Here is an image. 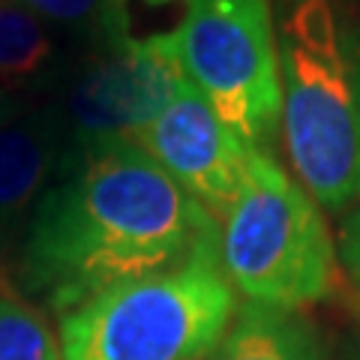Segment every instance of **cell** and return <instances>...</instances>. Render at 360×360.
Here are the masks:
<instances>
[{
  "label": "cell",
  "mask_w": 360,
  "mask_h": 360,
  "mask_svg": "<svg viewBox=\"0 0 360 360\" xmlns=\"http://www.w3.org/2000/svg\"><path fill=\"white\" fill-rule=\"evenodd\" d=\"M219 250V222L135 141L63 153L15 255L18 276L58 312L111 285Z\"/></svg>",
  "instance_id": "obj_1"
},
{
  "label": "cell",
  "mask_w": 360,
  "mask_h": 360,
  "mask_svg": "<svg viewBox=\"0 0 360 360\" xmlns=\"http://www.w3.org/2000/svg\"><path fill=\"white\" fill-rule=\"evenodd\" d=\"M276 39L295 180L321 207L345 210L360 201V27L336 0H291Z\"/></svg>",
  "instance_id": "obj_2"
},
{
  "label": "cell",
  "mask_w": 360,
  "mask_h": 360,
  "mask_svg": "<svg viewBox=\"0 0 360 360\" xmlns=\"http://www.w3.org/2000/svg\"><path fill=\"white\" fill-rule=\"evenodd\" d=\"M234 315L238 295L219 267V250H210L60 312V357L210 360Z\"/></svg>",
  "instance_id": "obj_3"
},
{
  "label": "cell",
  "mask_w": 360,
  "mask_h": 360,
  "mask_svg": "<svg viewBox=\"0 0 360 360\" xmlns=\"http://www.w3.org/2000/svg\"><path fill=\"white\" fill-rule=\"evenodd\" d=\"M336 246L321 207L267 150H250L238 201L219 219V267L246 303L300 309L330 295Z\"/></svg>",
  "instance_id": "obj_4"
},
{
  "label": "cell",
  "mask_w": 360,
  "mask_h": 360,
  "mask_svg": "<svg viewBox=\"0 0 360 360\" xmlns=\"http://www.w3.org/2000/svg\"><path fill=\"white\" fill-rule=\"evenodd\" d=\"M174 39L186 82L243 144L267 150L283 115L270 0H189Z\"/></svg>",
  "instance_id": "obj_5"
},
{
  "label": "cell",
  "mask_w": 360,
  "mask_h": 360,
  "mask_svg": "<svg viewBox=\"0 0 360 360\" xmlns=\"http://www.w3.org/2000/svg\"><path fill=\"white\" fill-rule=\"evenodd\" d=\"M186 84L174 30L115 42L94 58L66 96V132L78 148L111 139L132 141Z\"/></svg>",
  "instance_id": "obj_6"
},
{
  "label": "cell",
  "mask_w": 360,
  "mask_h": 360,
  "mask_svg": "<svg viewBox=\"0 0 360 360\" xmlns=\"http://www.w3.org/2000/svg\"><path fill=\"white\" fill-rule=\"evenodd\" d=\"M132 141L217 222L238 201L252 148L225 127L189 82Z\"/></svg>",
  "instance_id": "obj_7"
},
{
  "label": "cell",
  "mask_w": 360,
  "mask_h": 360,
  "mask_svg": "<svg viewBox=\"0 0 360 360\" xmlns=\"http://www.w3.org/2000/svg\"><path fill=\"white\" fill-rule=\"evenodd\" d=\"M63 111L51 105L25 108L0 129V264L18 255L42 195L66 153Z\"/></svg>",
  "instance_id": "obj_8"
},
{
  "label": "cell",
  "mask_w": 360,
  "mask_h": 360,
  "mask_svg": "<svg viewBox=\"0 0 360 360\" xmlns=\"http://www.w3.org/2000/svg\"><path fill=\"white\" fill-rule=\"evenodd\" d=\"M213 360H324V348L297 309L243 303Z\"/></svg>",
  "instance_id": "obj_9"
},
{
  "label": "cell",
  "mask_w": 360,
  "mask_h": 360,
  "mask_svg": "<svg viewBox=\"0 0 360 360\" xmlns=\"http://www.w3.org/2000/svg\"><path fill=\"white\" fill-rule=\"evenodd\" d=\"M54 70L58 45L49 21L18 0H0V87L27 103V96L49 90Z\"/></svg>",
  "instance_id": "obj_10"
},
{
  "label": "cell",
  "mask_w": 360,
  "mask_h": 360,
  "mask_svg": "<svg viewBox=\"0 0 360 360\" xmlns=\"http://www.w3.org/2000/svg\"><path fill=\"white\" fill-rule=\"evenodd\" d=\"M0 360H63L45 315L0 285Z\"/></svg>",
  "instance_id": "obj_11"
},
{
  "label": "cell",
  "mask_w": 360,
  "mask_h": 360,
  "mask_svg": "<svg viewBox=\"0 0 360 360\" xmlns=\"http://www.w3.org/2000/svg\"><path fill=\"white\" fill-rule=\"evenodd\" d=\"M18 4L54 25H87L99 18L103 9L99 0H18Z\"/></svg>",
  "instance_id": "obj_12"
},
{
  "label": "cell",
  "mask_w": 360,
  "mask_h": 360,
  "mask_svg": "<svg viewBox=\"0 0 360 360\" xmlns=\"http://www.w3.org/2000/svg\"><path fill=\"white\" fill-rule=\"evenodd\" d=\"M103 9H99V21L108 33L111 45L115 42H127L132 39L129 33V13L132 6H148V9H162V6H172V4H184V9L189 6V0H99Z\"/></svg>",
  "instance_id": "obj_13"
},
{
  "label": "cell",
  "mask_w": 360,
  "mask_h": 360,
  "mask_svg": "<svg viewBox=\"0 0 360 360\" xmlns=\"http://www.w3.org/2000/svg\"><path fill=\"white\" fill-rule=\"evenodd\" d=\"M340 258L348 274L360 283V201L340 225Z\"/></svg>",
  "instance_id": "obj_14"
},
{
  "label": "cell",
  "mask_w": 360,
  "mask_h": 360,
  "mask_svg": "<svg viewBox=\"0 0 360 360\" xmlns=\"http://www.w3.org/2000/svg\"><path fill=\"white\" fill-rule=\"evenodd\" d=\"M25 108H27L25 99H18V96L9 94V90L0 87V129H4L6 123H13Z\"/></svg>",
  "instance_id": "obj_15"
},
{
  "label": "cell",
  "mask_w": 360,
  "mask_h": 360,
  "mask_svg": "<svg viewBox=\"0 0 360 360\" xmlns=\"http://www.w3.org/2000/svg\"><path fill=\"white\" fill-rule=\"evenodd\" d=\"M345 360H360V348H357V352H352V354H348Z\"/></svg>",
  "instance_id": "obj_16"
},
{
  "label": "cell",
  "mask_w": 360,
  "mask_h": 360,
  "mask_svg": "<svg viewBox=\"0 0 360 360\" xmlns=\"http://www.w3.org/2000/svg\"><path fill=\"white\" fill-rule=\"evenodd\" d=\"M210 360H213V357H210Z\"/></svg>",
  "instance_id": "obj_17"
}]
</instances>
